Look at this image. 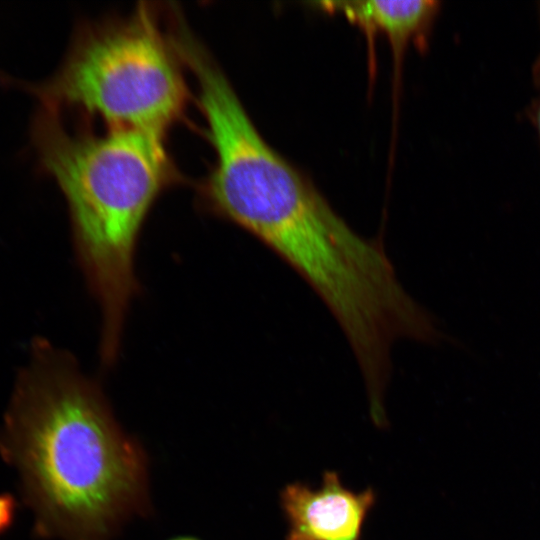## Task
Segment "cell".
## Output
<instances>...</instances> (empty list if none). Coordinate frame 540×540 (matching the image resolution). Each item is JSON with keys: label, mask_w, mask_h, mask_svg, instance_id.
Here are the masks:
<instances>
[{"label": "cell", "mask_w": 540, "mask_h": 540, "mask_svg": "<svg viewBox=\"0 0 540 540\" xmlns=\"http://www.w3.org/2000/svg\"><path fill=\"white\" fill-rule=\"evenodd\" d=\"M163 134L129 126L73 132L58 111L43 106L33 121L39 161L68 203L78 259L100 306L106 364L117 357L137 290L134 258L141 228L175 178Z\"/></svg>", "instance_id": "cell-2"}, {"label": "cell", "mask_w": 540, "mask_h": 540, "mask_svg": "<svg viewBox=\"0 0 540 540\" xmlns=\"http://www.w3.org/2000/svg\"><path fill=\"white\" fill-rule=\"evenodd\" d=\"M168 540H201V539L194 536H176Z\"/></svg>", "instance_id": "cell-7"}, {"label": "cell", "mask_w": 540, "mask_h": 540, "mask_svg": "<svg viewBox=\"0 0 540 540\" xmlns=\"http://www.w3.org/2000/svg\"><path fill=\"white\" fill-rule=\"evenodd\" d=\"M375 502L374 489L356 493L335 471H325L317 489L300 482L287 484L280 492L288 524L285 540H361Z\"/></svg>", "instance_id": "cell-4"}, {"label": "cell", "mask_w": 540, "mask_h": 540, "mask_svg": "<svg viewBox=\"0 0 540 540\" xmlns=\"http://www.w3.org/2000/svg\"><path fill=\"white\" fill-rule=\"evenodd\" d=\"M537 123H538V129H539V133H540V103H539V108H538V112H537Z\"/></svg>", "instance_id": "cell-8"}, {"label": "cell", "mask_w": 540, "mask_h": 540, "mask_svg": "<svg viewBox=\"0 0 540 540\" xmlns=\"http://www.w3.org/2000/svg\"><path fill=\"white\" fill-rule=\"evenodd\" d=\"M333 8L366 29L380 30L391 43L395 57H400L407 44L420 45L439 11L434 0H371L334 2Z\"/></svg>", "instance_id": "cell-5"}, {"label": "cell", "mask_w": 540, "mask_h": 540, "mask_svg": "<svg viewBox=\"0 0 540 540\" xmlns=\"http://www.w3.org/2000/svg\"><path fill=\"white\" fill-rule=\"evenodd\" d=\"M33 535L113 540L151 509L148 456L124 431L98 384L68 354L37 344L0 429Z\"/></svg>", "instance_id": "cell-1"}, {"label": "cell", "mask_w": 540, "mask_h": 540, "mask_svg": "<svg viewBox=\"0 0 540 540\" xmlns=\"http://www.w3.org/2000/svg\"><path fill=\"white\" fill-rule=\"evenodd\" d=\"M14 514V501L11 496H0V533L8 528L12 522Z\"/></svg>", "instance_id": "cell-6"}, {"label": "cell", "mask_w": 540, "mask_h": 540, "mask_svg": "<svg viewBox=\"0 0 540 540\" xmlns=\"http://www.w3.org/2000/svg\"><path fill=\"white\" fill-rule=\"evenodd\" d=\"M181 59L153 8L94 24L75 38L59 70L26 84L43 107L79 108L109 126L163 132L184 108Z\"/></svg>", "instance_id": "cell-3"}]
</instances>
